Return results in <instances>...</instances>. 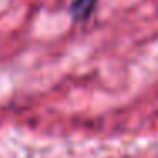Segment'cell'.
Wrapping results in <instances>:
<instances>
[{
  "mask_svg": "<svg viewBox=\"0 0 158 158\" xmlns=\"http://www.w3.org/2000/svg\"><path fill=\"white\" fill-rule=\"evenodd\" d=\"M95 2L97 0H75L72 4V9H70L73 19H75V21H83V19H87L92 14L94 7H95Z\"/></svg>",
  "mask_w": 158,
  "mask_h": 158,
  "instance_id": "cell-1",
  "label": "cell"
}]
</instances>
